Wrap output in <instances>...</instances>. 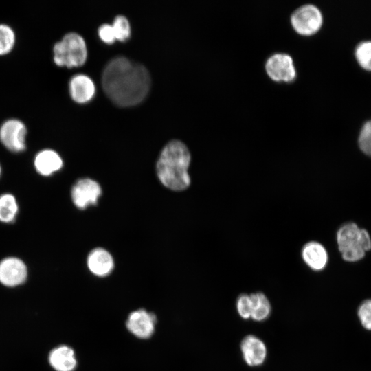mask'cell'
I'll use <instances>...</instances> for the list:
<instances>
[{"label": "cell", "instance_id": "obj_5", "mask_svg": "<svg viewBox=\"0 0 371 371\" xmlns=\"http://www.w3.org/2000/svg\"><path fill=\"white\" fill-rule=\"evenodd\" d=\"M291 23L297 33L309 36L315 34L323 23V15L315 5L306 3L296 8L291 15Z\"/></svg>", "mask_w": 371, "mask_h": 371}, {"label": "cell", "instance_id": "obj_23", "mask_svg": "<svg viewBox=\"0 0 371 371\" xmlns=\"http://www.w3.org/2000/svg\"><path fill=\"white\" fill-rule=\"evenodd\" d=\"M357 316L361 326L371 330V299L363 300L358 307Z\"/></svg>", "mask_w": 371, "mask_h": 371}, {"label": "cell", "instance_id": "obj_26", "mask_svg": "<svg viewBox=\"0 0 371 371\" xmlns=\"http://www.w3.org/2000/svg\"><path fill=\"white\" fill-rule=\"evenodd\" d=\"M1 165H0V175H1Z\"/></svg>", "mask_w": 371, "mask_h": 371}, {"label": "cell", "instance_id": "obj_3", "mask_svg": "<svg viewBox=\"0 0 371 371\" xmlns=\"http://www.w3.org/2000/svg\"><path fill=\"white\" fill-rule=\"evenodd\" d=\"M336 240L338 250L346 262L361 260L371 249V238L368 232L352 222L345 223L338 229Z\"/></svg>", "mask_w": 371, "mask_h": 371}, {"label": "cell", "instance_id": "obj_18", "mask_svg": "<svg viewBox=\"0 0 371 371\" xmlns=\"http://www.w3.org/2000/svg\"><path fill=\"white\" fill-rule=\"evenodd\" d=\"M19 206L16 198L10 193L0 196V221L10 223L16 217Z\"/></svg>", "mask_w": 371, "mask_h": 371}, {"label": "cell", "instance_id": "obj_22", "mask_svg": "<svg viewBox=\"0 0 371 371\" xmlns=\"http://www.w3.org/2000/svg\"><path fill=\"white\" fill-rule=\"evenodd\" d=\"M358 144L360 150L366 155L371 157V120L363 125L359 133Z\"/></svg>", "mask_w": 371, "mask_h": 371}, {"label": "cell", "instance_id": "obj_21", "mask_svg": "<svg viewBox=\"0 0 371 371\" xmlns=\"http://www.w3.org/2000/svg\"><path fill=\"white\" fill-rule=\"evenodd\" d=\"M111 25L116 40L125 41L129 38L131 35V26L126 16L123 15L116 16Z\"/></svg>", "mask_w": 371, "mask_h": 371}, {"label": "cell", "instance_id": "obj_7", "mask_svg": "<svg viewBox=\"0 0 371 371\" xmlns=\"http://www.w3.org/2000/svg\"><path fill=\"white\" fill-rule=\"evenodd\" d=\"M27 128L19 120L10 119L0 127V141L9 150L20 153L25 149Z\"/></svg>", "mask_w": 371, "mask_h": 371}, {"label": "cell", "instance_id": "obj_10", "mask_svg": "<svg viewBox=\"0 0 371 371\" xmlns=\"http://www.w3.org/2000/svg\"><path fill=\"white\" fill-rule=\"evenodd\" d=\"M156 317L144 309L132 312L128 317L126 327L128 330L141 339H147L154 333Z\"/></svg>", "mask_w": 371, "mask_h": 371}, {"label": "cell", "instance_id": "obj_12", "mask_svg": "<svg viewBox=\"0 0 371 371\" xmlns=\"http://www.w3.org/2000/svg\"><path fill=\"white\" fill-rule=\"evenodd\" d=\"M240 350L245 362L251 367L262 365L267 357L265 344L255 335L245 337L240 344Z\"/></svg>", "mask_w": 371, "mask_h": 371}, {"label": "cell", "instance_id": "obj_1", "mask_svg": "<svg viewBox=\"0 0 371 371\" xmlns=\"http://www.w3.org/2000/svg\"><path fill=\"white\" fill-rule=\"evenodd\" d=\"M102 85L107 97L120 106H131L146 97L150 87V76L140 63L124 56L112 58L102 75Z\"/></svg>", "mask_w": 371, "mask_h": 371}, {"label": "cell", "instance_id": "obj_8", "mask_svg": "<svg viewBox=\"0 0 371 371\" xmlns=\"http://www.w3.org/2000/svg\"><path fill=\"white\" fill-rule=\"evenodd\" d=\"M27 268L17 257H7L0 261V282L6 286L22 284L27 279Z\"/></svg>", "mask_w": 371, "mask_h": 371}, {"label": "cell", "instance_id": "obj_9", "mask_svg": "<svg viewBox=\"0 0 371 371\" xmlns=\"http://www.w3.org/2000/svg\"><path fill=\"white\" fill-rule=\"evenodd\" d=\"M101 192L100 186L96 181L85 178L76 182L72 187L71 195L74 205L83 210L90 205H95Z\"/></svg>", "mask_w": 371, "mask_h": 371}, {"label": "cell", "instance_id": "obj_24", "mask_svg": "<svg viewBox=\"0 0 371 371\" xmlns=\"http://www.w3.org/2000/svg\"><path fill=\"white\" fill-rule=\"evenodd\" d=\"M236 309L241 318H251L252 312V302L250 295L243 293L236 300Z\"/></svg>", "mask_w": 371, "mask_h": 371}, {"label": "cell", "instance_id": "obj_11", "mask_svg": "<svg viewBox=\"0 0 371 371\" xmlns=\"http://www.w3.org/2000/svg\"><path fill=\"white\" fill-rule=\"evenodd\" d=\"M300 256L304 263L314 271L324 270L328 262V254L325 247L319 242L310 240L303 245Z\"/></svg>", "mask_w": 371, "mask_h": 371}, {"label": "cell", "instance_id": "obj_20", "mask_svg": "<svg viewBox=\"0 0 371 371\" xmlns=\"http://www.w3.org/2000/svg\"><path fill=\"white\" fill-rule=\"evenodd\" d=\"M355 55L359 65L365 70L371 71V41L360 43Z\"/></svg>", "mask_w": 371, "mask_h": 371}, {"label": "cell", "instance_id": "obj_19", "mask_svg": "<svg viewBox=\"0 0 371 371\" xmlns=\"http://www.w3.org/2000/svg\"><path fill=\"white\" fill-rule=\"evenodd\" d=\"M15 34L12 27L0 24V56L9 54L15 44Z\"/></svg>", "mask_w": 371, "mask_h": 371}, {"label": "cell", "instance_id": "obj_2", "mask_svg": "<svg viewBox=\"0 0 371 371\" xmlns=\"http://www.w3.org/2000/svg\"><path fill=\"white\" fill-rule=\"evenodd\" d=\"M191 155L187 146L180 140L169 142L162 149L156 170L159 179L166 188L181 191L191 183L188 168Z\"/></svg>", "mask_w": 371, "mask_h": 371}, {"label": "cell", "instance_id": "obj_4", "mask_svg": "<svg viewBox=\"0 0 371 371\" xmlns=\"http://www.w3.org/2000/svg\"><path fill=\"white\" fill-rule=\"evenodd\" d=\"M87 58V48L84 38L76 32H69L56 43L53 47V60L59 67L68 68L83 65Z\"/></svg>", "mask_w": 371, "mask_h": 371}, {"label": "cell", "instance_id": "obj_13", "mask_svg": "<svg viewBox=\"0 0 371 371\" xmlns=\"http://www.w3.org/2000/svg\"><path fill=\"white\" fill-rule=\"evenodd\" d=\"M69 89L72 100L79 104L90 101L95 92L93 81L85 74L74 76L69 81Z\"/></svg>", "mask_w": 371, "mask_h": 371}, {"label": "cell", "instance_id": "obj_17", "mask_svg": "<svg viewBox=\"0 0 371 371\" xmlns=\"http://www.w3.org/2000/svg\"><path fill=\"white\" fill-rule=\"evenodd\" d=\"M252 302L251 318L257 322L267 319L271 313V304L267 296L262 292L250 295Z\"/></svg>", "mask_w": 371, "mask_h": 371}, {"label": "cell", "instance_id": "obj_14", "mask_svg": "<svg viewBox=\"0 0 371 371\" xmlns=\"http://www.w3.org/2000/svg\"><path fill=\"white\" fill-rule=\"evenodd\" d=\"M34 164L36 170L43 176H50L63 166L60 156L54 150L45 149L35 156Z\"/></svg>", "mask_w": 371, "mask_h": 371}, {"label": "cell", "instance_id": "obj_16", "mask_svg": "<svg viewBox=\"0 0 371 371\" xmlns=\"http://www.w3.org/2000/svg\"><path fill=\"white\" fill-rule=\"evenodd\" d=\"M113 265L111 255L104 249L96 248L88 256L87 266L89 270L96 276H105L109 274Z\"/></svg>", "mask_w": 371, "mask_h": 371}, {"label": "cell", "instance_id": "obj_15", "mask_svg": "<svg viewBox=\"0 0 371 371\" xmlns=\"http://www.w3.org/2000/svg\"><path fill=\"white\" fill-rule=\"evenodd\" d=\"M49 362L56 371H74L77 365L74 350L67 346L53 349L49 355Z\"/></svg>", "mask_w": 371, "mask_h": 371}, {"label": "cell", "instance_id": "obj_25", "mask_svg": "<svg viewBox=\"0 0 371 371\" xmlns=\"http://www.w3.org/2000/svg\"><path fill=\"white\" fill-rule=\"evenodd\" d=\"M98 36L104 43L107 44H112L116 41L112 25L108 23H104L99 27Z\"/></svg>", "mask_w": 371, "mask_h": 371}, {"label": "cell", "instance_id": "obj_6", "mask_svg": "<svg viewBox=\"0 0 371 371\" xmlns=\"http://www.w3.org/2000/svg\"><path fill=\"white\" fill-rule=\"evenodd\" d=\"M265 67L268 76L277 82H293L297 76L292 56L285 52L271 54L265 61Z\"/></svg>", "mask_w": 371, "mask_h": 371}]
</instances>
